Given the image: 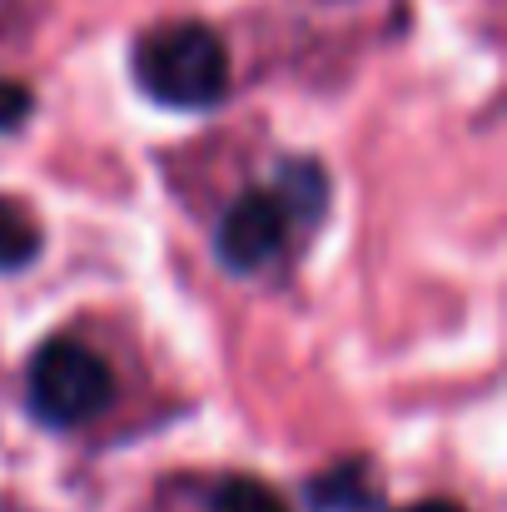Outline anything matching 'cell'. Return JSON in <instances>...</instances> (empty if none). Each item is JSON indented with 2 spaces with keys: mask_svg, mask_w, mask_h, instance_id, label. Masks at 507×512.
<instances>
[{
  "mask_svg": "<svg viewBox=\"0 0 507 512\" xmlns=\"http://www.w3.org/2000/svg\"><path fill=\"white\" fill-rule=\"evenodd\" d=\"M25 398H30V413L40 423L80 428V423L100 418L115 403V373H110V363L95 348H85L80 339H50L40 343V353L30 358Z\"/></svg>",
  "mask_w": 507,
  "mask_h": 512,
  "instance_id": "2",
  "label": "cell"
},
{
  "mask_svg": "<svg viewBox=\"0 0 507 512\" xmlns=\"http://www.w3.org/2000/svg\"><path fill=\"white\" fill-rule=\"evenodd\" d=\"M294 224H299V219H294V209L284 204L279 189H254V194L234 199L229 214L219 219L214 254H219L224 269H234V274H254V269H264L269 259L284 254Z\"/></svg>",
  "mask_w": 507,
  "mask_h": 512,
  "instance_id": "3",
  "label": "cell"
},
{
  "mask_svg": "<svg viewBox=\"0 0 507 512\" xmlns=\"http://www.w3.org/2000/svg\"><path fill=\"white\" fill-rule=\"evenodd\" d=\"M40 254V224L15 204V199H0V269H25L30 259Z\"/></svg>",
  "mask_w": 507,
  "mask_h": 512,
  "instance_id": "4",
  "label": "cell"
},
{
  "mask_svg": "<svg viewBox=\"0 0 507 512\" xmlns=\"http://www.w3.org/2000/svg\"><path fill=\"white\" fill-rule=\"evenodd\" d=\"M209 512H289L284 498L274 488H264L259 478H229L214 488L209 498Z\"/></svg>",
  "mask_w": 507,
  "mask_h": 512,
  "instance_id": "5",
  "label": "cell"
},
{
  "mask_svg": "<svg viewBox=\"0 0 507 512\" xmlns=\"http://www.w3.org/2000/svg\"><path fill=\"white\" fill-rule=\"evenodd\" d=\"M135 80L165 110H214L229 95V50L199 20H174L135 45Z\"/></svg>",
  "mask_w": 507,
  "mask_h": 512,
  "instance_id": "1",
  "label": "cell"
},
{
  "mask_svg": "<svg viewBox=\"0 0 507 512\" xmlns=\"http://www.w3.org/2000/svg\"><path fill=\"white\" fill-rule=\"evenodd\" d=\"M25 115H30V95H25V85L0 80V135H10Z\"/></svg>",
  "mask_w": 507,
  "mask_h": 512,
  "instance_id": "6",
  "label": "cell"
},
{
  "mask_svg": "<svg viewBox=\"0 0 507 512\" xmlns=\"http://www.w3.org/2000/svg\"><path fill=\"white\" fill-rule=\"evenodd\" d=\"M403 512H463L458 503H443V498H433V503H413V508H403Z\"/></svg>",
  "mask_w": 507,
  "mask_h": 512,
  "instance_id": "7",
  "label": "cell"
}]
</instances>
